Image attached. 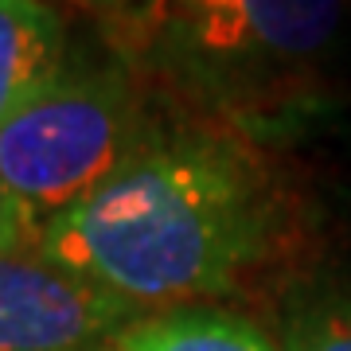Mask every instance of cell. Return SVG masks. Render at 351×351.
Returning <instances> with one entry per match:
<instances>
[{"mask_svg": "<svg viewBox=\"0 0 351 351\" xmlns=\"http://www.w3.org/2000/svg\"><path fill=\"white\" fill-rule=\"evenodd\" d=\"M289 351H351V313H328L304 320L289 339Z\"/></svg>", "mask_w": 351, "mask_h": 351, "instance_id": "cell-7", "label": "cell"}, {"mask_svg": "<svg viewBox=\"0 0 351 351\" xmlns=\"http://www.w3.org/2000/svg\"><path fill=\"white\" fill-rule=\"evenodd\" d=\"M113 351H274L254 324L207 308H172L160 316L129 320Z\"/></svg>", "mask_w": 351, "mask_h": 351, "instance_id": "cell-6", "label": "cell"}, {"mask_svg": "<svg viewBox=\"0 0 351 351\" xmlns=\"http://www.w3.org/2000/svg\"><path fill=\"white\" fill-rule=\"evenodd\" d=\"M262 246L254 184L207 145L145 149L55 215L36 254L129 308H176L223 293Z\"/></svg>", "mask_w": 351, "mask_h": 351, "instance_id": "cell-1", "label": "cell"}, {"mask_svg": "<svg viewBox=\"0 0 351 351\" xmlns=\"http://www.w3.org/2000/svg\"><path fill=\"white\" fill-rule=\"evenodd\" d=\"M16 250H36V226L27 223L24 207L16 203V195L8 191L4 176H0V254Z\"/></svg>", "mask_w": 351, "mask_h": 351, "instance_id": "cell-8", "label": "cell"}, {"mask_svg": "<svg viewBox=\"0 0 351 351\" xmlns=\"http://www.w3.org/2000/svg\"><path fill=\"white\" fill-rule=\"evenodd\" d=\"M339 16L343 0H152L156 24L219 63H308Z\"/></svg>", "mask_w": 351, "mask_h": 351, "instance_id": "cell-3", "label": "cell"}, {"mask_svg": "<svg viewBox=\"0 0 351 351\" xmlns=\"http://www.w3.org/2000/svg\"><path fill=\"white\" fill-rule=\"evenodd\" d=\"M63 75V20L43 0H0V125Z\"/></svg>", "mask_w": 351, "mask_h": 351, "instance_id": "cell-5", "label": "cell"}, {"mask_svg": "<svg viewBox=\"0 0 351 351\" xmlns=\"http://www.w3.org/2000/svg\"><path fill=\"white\" fill-rule=\"evenodd\" d=\"M101 351H113V343H110V348H101Z\"/></svg>", "mask_w": 351, "mask_h": 351, "instance_id": "cell-9", "label": "cell"}, {"mask_svg": "<svg viewBox=\"0 0 351 351\" xmlns=\"http://www.w3.org/2000/svg\"><path fill=\"white\" fill-rule=\"evenodd\" d=\"M133 313L36 250L0 254V351H101Z\"/></svg>", "mask_w": 351, "mask_h": 351, "instance_id": "cell-4", "label": "cell"}, {"mask_svg": "<svg viewBox=\"0 0 351 351\" xmlns=\"http://www.w3.org/2000/svg\"><path fill=\"white\" fill-rule=\"evenodd\" d=\"M141 152L137 106L113 71H63L0 125V176L36 239Z\"/></svg>", "mask_w": 351, "mask_h": 351, "instance_id": "cell-2", "label": "cell"}]
</instances>
